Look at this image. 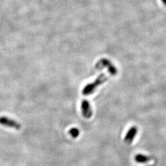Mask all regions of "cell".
<instances>
[{
    "instance_id": "3",
    "label": "cell",
    "mask_w": 166,
    "mask_h": 166,
    "mask_svg": "<svg viewBox=\"0 0 166 166\" xmlns=\"http://www.w3.org/2000/svg\"><path fill=\"white\" fill-rule=\"evenodd\" d=\"M0 125L6 126V127H8L10 128H13V129L17 130L21 129V125L18 122L13 120V119L8 118L6 116L0 117Z\"/></svg>"
},
{
    "instance_id": "8",
    "label": "cell",
    "mask_w": 166,
    "mask_h": 166,
    "mask_svg": "<svg viewBox=\"0 0 166 166\" xmlns=\"http://www.w3.org/2000/svg\"><path fill=\"white\" fill-rule=\"evenodd\" d=\"M161 1H162V2L163 4H165V5L166 6V0H161Z\"/></svg>"
},
{
    "instance_id": "7",
    "label": "cell",
    "mask_w": 166,
    "mask_h": 166,
    "mask_svg": "<svg viewBox=\"0 0 166 166\" xmlns=\"http://www.w3.org/2000/svg\"><path fill=\"white\" fill-rule=\"evenodd\" d=\"M68 133H69V134L73 137V138H76V137L79 136L80 131L78 129H77V128H72V129H71L69 130Z\"/></svg>"
},
{
    "instance_id": "2",
    "label": "cell",
    "mask_w": 166,
    "mask_h": 166,
    "mask_svg": "<svg viewBox=\"0 0 166 166\" xmlns=\"http://www.w3.org/2000/svg\"><path fill=\"white\" fill-rule=\"evenodd\" d=\"M107 68L108 71H109V74L112 76H116V75L118 74V70L116 68L113 64L109 60L106 59V58H103L100 59V60L96 64V66H95V68L97 70H102L104 68Z\"/></svg>"
},
{
    "instance_id": "6",
    "label": "cell",
    "mask_w": 166,
    "mask_h": 166,
    "mask_svg": "<svg viewBox=\"0 0 166 166\" xmlns=\"http://www.w3.org/2000/svg\"><path fill=\"white\" fill-rule=\"evenodd\" d=\"M134 159H135V161H136V162H137V163H144L148 162L150 160V158L148 156H145V155L139 154H137L136 156H135Z\"/></svg>"
},
{
    "instance_id": "4",
    "label": "cell",
    "mask_w": 166,
    "mask_h": 166,
    "mask_svg": "<svg viewBox=\"0 0 166 166\" xmlns=\"http://www.w3.org/2000/svg\"><path fill=\"white\" fill-rule=\"evenodd\" d=\"M82 114L85 118H90L92 116L93 112L91 105L87 100H83L81 103Z\"/></svg>"
},
{
    "instance_id": "1",
    "label": "cell",
    "mask_w": 166,
    "mask_h": 166,
    "mask_svg": "<svg viewBox=\"0 0 166 166\" xmlns=\"http://www.w3.org/2000/svg\"><path fill=\"white\" fill-rule=\"evenodd\" d=\"M107 80V77L105 76L104 74H100L98 77L96 79V80L92 82V83L87 84L85 87L83 88V91H82V94L84 96H89L96 92V89L98 88L99 86L103 85L104 83H105Z\"/></svg>"
},
{
    "instance_id": "5",
    "label": "cell",
    "mask_w": 166,
    "mask_h": 166,
    "mask_svg": "<svg viewBox=\"0 0 166 166\" xmlns=\"http://www.w3.org/2000/svg\"><path fill=\"white\" fill-rule=\"evenodd\" d=\"M137 132H138V129H137L136 126H133V127L130 128L125 136V139H124L125 142L127 144H130L132 143L135 136H136Z\"/></svg>"
}]
</instances>
